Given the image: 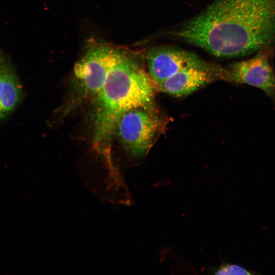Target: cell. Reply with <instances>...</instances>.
I'll return each mask as SVG.
<instances>
[{
    "label": "cell",
    "instance_id": "6da1fadb",
    "mask_svg": "<svg viewBox=\"0 0 275 275\" xmlns=\"http://www.w3.org/2000/svg\"><path fill=\"white\" fill-rule=\"evenodd\" d=\"M172 34L216 57L248 55L275 41V0H214Z\"/></svg>",
    "mask_w": 275,
    "mask_h": 275
},
{
    "label": "cell",
    "instance_id": "7a4b0ae2",
    "mask_svg": "<svg viewBox=\"0 0 275 275\" xmlns=\"http://www.w3.org/2000/svg\"><path fill=\"white\" fill-rule=\"evenodd\" d=\"M154 82L135 56L124 49L104 85L94 96L93 142L112 164L110 147L117 123L126 112L152 104Z\"/></svg>",
    "mask_w": 275,
    "mask_h": 275
},
{
    "label": "cell",
    "instance_id": "3957f363",
    "mask_svg": "<svg viewBox=\"0 0 275 275\" xmlns=\"http://www.w3.org/2000/svg\"><path fill=\"white\" fill-rule=\"evenodd\" d=\"M161 129V120L151 104L131 109L118 121L115 131L125 150L142 157L152 147Z\"/></svg>",
    "mask_w": 275,
    "mask_h": 275
},
{
    "label": "cell",
    "instance_id": "277c9868",
    "mask_svg": "<svg viewBox=\"0 0 275 275\" xmlns=\"http://www.w3.org/2000/svg\"><path fill=\"white\" fill-rule=\"evenodd\" d=\"M123 51L111 46H96L76 62L74 74L80 96L94 97L98 93Z\"/></svg>",
    "mask_w": 275,
    "mask_h": 275
},
{
    "label": "cell",
    "instance_id": "5b68a950",
    "mask_svg": "<svg viewBox=\"0 0 275 275\" xmlns=\"http://www.w3.org/2000/svg\"><path fill=\"white\" fill-rule=\"evenodd\" d=\"M272 55L270 49L267 48L249 59L234 63L226 68L225 80L260 89L275 103V71Z\"/></svg>",
    "mask_w": 275,
    "mask_h": 275
},
{
    "label": "cell",
    "instance_id": "8992f818",
    "mask_svg": "<svg viewBox=\"0 0 275 275\" xmlns=\"http://www.w3.org/2000/svg\"><path fill=\"white\" fill-rule=\"evenodd\" d=\"M145 58L148 74L156 85L186 68L213 70L221 67L205 62L193 52L172 46L151 48Z\"/></svg>",
    "mask_w": 275,
    "mask_h": 275
},
{
    "label": "cell",
    "instance_id": "52a82bcc",
    "mask_svg": "<svg viewBox=\"0 0 275 275\" xmlns=\"http://www.w3.org/2000/svg\"><path fill=\"white\" fill-rule=\"evenodd\" d=\"M226 69H216L197 67L183 69L161 83L156 85L160 92L174 97L190 94L215 79L225 80Z\"/></svg>",
    "mask_w": 275,
    "mask_h": 275
},
{
    "label": "cell",
    "instance_id": "ba28073f",
    "mask_svg": "<svg viewBox=\"0 0 275 275\" xmlns=\"http://www.w3.org/2000/svg\"><path fill=\"white\" fill-rule=\"evenodd\" d=\"M21 96V86L16 75L5 69L0 75V111L12 112L18 105Z\"/></svg>",
    "mask_w": 275,
    "mask_h": 275
},
{
    "label": "cell",
    "instance_id": "9c48e42d",
    "mask_svg": "<svg viewBox=\"0 0 275 275\" xmlns=\"http://www.w3.org/2000/svg\"><path fill=\"white\" fill-rule=\"evenodd\" d=\"M214 273L215 274H250L252 273L239 265L225 264L218 268Z\"/></svg>",
    "mask_w": 275,
    "mask_h": 275
},
{
    "label": "cell",
    "instance_id": "30bf717a",
    "mask_svg": "<svg viewBox=\"0 0 275 275\" xmlns=\"http://www.w3.org/2000/svg\"><path fill=\"white\" fill-rule=\"evenodd\" d=\"M6 116L5 114L0 111V120L4 119Z\"/></svg>",
    "mask_w": 275,
    "mask_h": 275
},
{
    "label": "cell",
    "instance_id": "8fae6325",
    "mask_svg": "<svg viewBox=\"0 0 275 275\" xmlns=\"http://www.w3.org/2000/svg\"><path fill=\"white\" fill-rule=\"evenodd\" d=\"M4 69V68L3 67L2 65H0V75L1 73H2V72L3 71Z\"/></svg>",
    "mask_w": 275,
    "mask_h": 275
},
{
    "label": "cell",
    "instance_id": "7c38bea8",
    "mask_svg": "<svg viewBox=\"0 0 275 275\" xmlns=\"http://www.w3.org/2000/svg\"><path fill=\"white\" fill-rule=\"evenodd\" d=\"M3 62V59L2 56L0 54V65H2Z\"/></svg>",
    "mask_w": 275,
    "mask_h": 275
}]
</instances>
